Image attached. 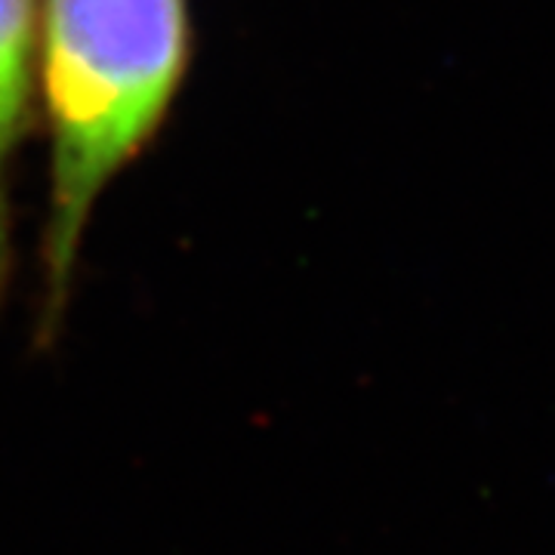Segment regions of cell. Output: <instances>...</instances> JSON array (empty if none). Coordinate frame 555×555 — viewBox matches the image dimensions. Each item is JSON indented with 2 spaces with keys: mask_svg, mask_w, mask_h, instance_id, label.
Wrapping results in <instances>:
<instances>
[{
  "mask_svg": "<svg viewBox=\"0 0 555 555\" xmlns=\"http://www.w3.org/2000/svg\"><path fill=\"white\" fill-rule=\"evenodd\" d=\"M185 53V0H47L43 90L53 182L40 343H53L60 331L93 204L160 127Z\"/></svg>",
  "mask_w": 555,
  "mask_h": 555,
  "instance_id": "1",
  "label": "cell"
},
{
  "mask_svg": "<svg viewBox=\"0 0 555 555\" xmlns=\"http://www.w3.org/2000/svg\"><path fill=\"white\" fill-rule=\"evenodd\" d=\"M35 43H38V0H0V195H3L7 160L13 155L22 127L28 120Z\"/></svg>",
  "mask_w": 555,
  "mask_h": 555,
  "instance_id": "2",
  "label": "cell"
}]
</instances>
